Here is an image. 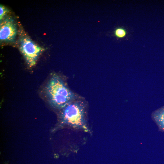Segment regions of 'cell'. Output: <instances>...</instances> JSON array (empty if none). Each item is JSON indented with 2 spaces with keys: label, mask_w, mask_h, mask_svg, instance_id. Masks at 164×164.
Wrapping results in <instances>:
<instances>
[{
  "label": "cell",
  "mask_w": 164,
  "mask_h": 164,
  "mask_svg": "<svg viewBox=\"0 0 164 164\" xmlns=\"http://www.w3.org/2000/svg\"><path fill=\"white\" fill-rule=\"evenodd\" d=\"M152 117L159 129L164 131V106L153 112Z\"/></svg>",
  "instance_id": "5"
},
{
  "label": "cell",
  "mask_w": 164,
  "mask_h": 164,
  "mask_svg": "<svg viewBox=\"0 0 164 164\" xmlns=\"http://www.w3.org/2000/svg\"><path fill=\"white\" fill-rule=\"evenodd\" d=\"M16 25L11 18L4 19L1 23L0 39L4 42H11L14 40L17 34Z\"/></svg>",
  "instance_id": "4"
},
{
  "label": "cell",
  "mask_w": 164,
  "mask_h": 164,
  "mask_svg": "<svg viewBox=\"0 0 164 164\" xmlns=\"http://www.w3.org/2000/svg\"><path fill=\"white\" fill-rule=\"evenodd\" d=\"M20 49L26 61L30 67L35 65L43 49L28 38L21 40Z\"/></svg>",
  "instance_id": "3"
},
{
  "label": "cell",
  "mask_w": 164,
  "mask_h": 164,
  "mask_svg": "<svg viewBox=\"0 0 164 164\" xmlns=\"http://www.w3.org/2000/svg\"><path fill=\"white\" fill-rule=\"evenodd\" d=\"M61 117L63 123L91 133L86 117V105L82 101L76 99L67 105L63 108Z\"/></svg>",
  "instance_id": "2"
},
{
  "label": "cell",
  "mask_w": 164,
  "mask_h": 164,
  "mask_svg": "<svg viewBox=\"0 0 164 164\" xmlns=\"http://www.w3.org/2000/svg\"><path fill=\"white\" fill-rule=\"evenodd\" d=\"M127 34V32L126 29L121 27H117L114 32V35L120 39L125 37Z\"/></svg>",
  "instance_id": "6"
},
{
  "label": "cell",
  "mask_w": 164,
  "mask_h": 164,
  "mask_svg": "<svg viewBox=\"0 0 164 164\" xmlns=\"http://www.w3.org/2000/svg\"><path fill=\"white\" fill-rule=\"evenodd\" d=\"M8 10L4 6L1 5L0 6V19L2 20L7 13Z\"/></svg>",
  "instance_id": "7"
},
{
  "label": "cell",
  "mask_w": 164,
  "mask_h": 164,
  "mask_svg": "<svg viewBox=\"0 0 164 164\" xmlns=\"http://www.w3.org/2000/svg\"><path fill=\"white\" fill-rule=\"evenodd\" d=\"M46 92L50 103L57 108H64L77 98L76 95L56 75L53 76L48 82Z\"/></svg>",
  "instance_id": "1"
}]
</instances>
